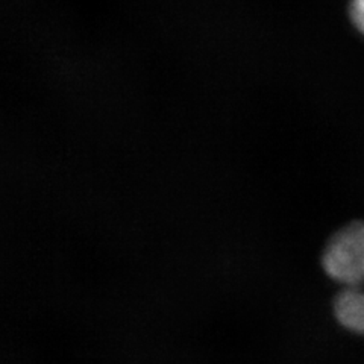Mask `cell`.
<instances>
[{"label": "cell", "instance_id": "obj_1", "mask_svg": "<svg viewBox=\"0 0 364 364\" xmlns=\"http://www.w3.org/2000/svg\"><path fill=\"white\" fill-rule=\"evenodd\" d=\"M323 269L343 289L364 293V222L350 223L329 240Z\"/></svg>", "mask_w": 364, "mask_h": 364}, {"label": "cell", "instance_id": "obj_2", "mask_svg": "<svg viewBox=\"0 0 364 364\" xmlns=\"http://www.w3.org/2000/svg\"><path fill=\"white\" fill-rule=\"evenodd\" d=\"M349 16L352 20V25L364 36V0H350Z\"/></svg>", "mask_w": 364, "mask_h": 364}]
</instances>
